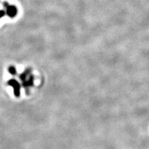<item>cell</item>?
<instances>
[{"label":"cell","instance_id":"277c9868","mask_svg":"<svg viewBox=\"0 0 149 149\" xmlns=\"http://www.w3.org/2000/svg\"><path fill=\"white\" fill-rule=\"evenodd\" d=\"M8 72H10L11 74H13V75H15V74H17V70H16L15 67L13 66H10L8 68Z\"/></svg>","mask_w":149,"mask_h":149},{"label":"cell","instance_id":"7a4b0ae2","mask_svg":"<svg viewBox=\"0 0 149 149\" xmlns=\"http://www.w3.org/2000/svg\"><path fill=\"white\" fill-rule=\"evenodd\" d=\"M3 6H4V8H6V14L9 17L13 18L17 15L18 10L15 6L8 4V2L3 3Z\"/></svg>","mask_w":149,"mask_h":149},{"label":"cell","instance_id":"5b68a950","mask_svg":"<svg viewBox=\"0 0 149 149\" xmlns=\"http://www.w3.org/2000/svg\"><path fill=\"white\" fill-rule=\"evenodd\" d=\"M6 15V11L3 10H0V18H2Z\"/></svg>","mask_w":149,"mask_h":149},{"label":"cell","instance_id":"6da1fadb","mask_svg":"<svg viewBox=\"0 0 149 149\" xmlns=\"http://www.w3.org/2000/svg\"><path fill=\"white\" fill-rule=\"evenodd\" d=\"M20 79L22 81V85L26 91V93H29V90L31 86H33L34 83V76L31 73V70L27 69L20 75Z\"/></svg>","mask_w":149,"mask_h":149},{"label":"cell","instance_id":"3957f363","mask_svg":"<svg viewBox=\"0 0 149 149\" xmlns=\"http://www.w3.org/2000/svg\"><path fill=\"white\" fill-rule=\"evenodd\" d=\"M7 84H8V85L10 86L13 88L15 95L16 97H19L20 95V85L17 80L14 79H10Z\"/></svg>","mask_w":149,"mask_h":149}]
</instances>
